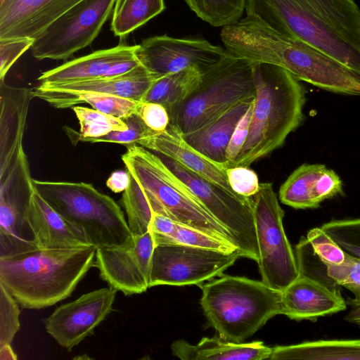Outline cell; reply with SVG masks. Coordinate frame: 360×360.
I'll use <instances>...</instances> for the list:
<instances>
[{"label": "cell", "mask_w": 360, "mask_h": 360, "mask_svg": "<svg viewBox=\"0 0 360 360\" xmlns=\"http://www.w3.org/2000/svg\"><path fill=\"white\" fill-rule=\"evenodd\" d=\"M34 189L60 215L79 229L96 248L127 246L134 240L124 213L91 184L32 179Z\"/></svg>", "instance_id": "cell-7"}, {"label": "cell", "mask_w": 360, "mask_h": 360, "mask_svg": "<svg viewBox=\"0 0 360 360\" xmlns=\"http://www.w3.org/2000/svg\"><path fill=\"white\" fill-rule=\"evenodd\" d=\"M127 148L122 160L144 192L153 213L197 229L237 248L231 233L204 208L157 154L139 144L127 146Z\"/></svg>", "instance_id": "cell-6"}, {"label": "cell", "mask_w": 360, "mask_h": 360, "mask_svg": "<svg viewBox=\"0 0 360 360\" xmlns=\"http://www.w3.org/2000/svg\"><path fill=\"white\" fill-rule=\"evenodd\" d=\"M229 183L233 191L240 195L253 198L258 192L259 184L257 174L247 167L227 168Z\"/></svg>", "instance_id": "cell-39"}, {"label": "cell", "mask_w": 360, "mask_h": 360, "mask_svg": "<svg viewBox=\"0 0 360 360\" xmlns=\"http://www.w3.org/2000/svg\"><path fill=\"white\" fill-rule=\"evenodd\" d=\"M200 305L220 338L242 342L282 314V292L262 281L226 275L202 287Z\"/></svg>", "instance_id": "cell-5"}, {"label": "cell", "mask_w": 360, "mask_h": 360, "mask_svg": "<svg viewBox=\"0 0 360 360\" xmlns=\"http://www.w3.org/2000/svg\"><path fill=\"white\" fill-rule=\"evenodd\" d=\"M117 290L109 286L62 304L44 320L46 332L70 351L89 335L111 311Z\"/></svg>", "instance_id": "cell-16"}, {"label": "cell", "mask_w": 360, "mask_h": 360, "mask_svg": "<svg viewBox=\"0 0 360 360\" xmlns=\"http://www.w3.org/2000/svg\"><path fill=\"white\" fill-rule=\"evenodd\" d=\"M245 11L360 74V8L355 0H245Z\"/></svg>", "instance_id": "cell-1"}, {"label": "cell", "mask_w": 360, "mask_h": 360, "mask_svg": "<svg viewBox=\"0 0 360 360\" xmlns=\"http://www.w3.org/2000/svg\"><path fill=\"white\" fill-rule=\"evenodd\" d=\"M253 200L262 281L282 292L299 276L295 254L283 228L284 211L271 183H260Z\"/></svg>", "instance_id": "cell-10"}, {"label": "cell", "mask_w": 360, "mask_h": 360, "mask_svg": "<svg viewBox=\"0 0 360 360\" xmlns=\"http://www.w3.org/2000/svg\"><path fill=\"white\" fill-rule=\"evenodd\" d=\"M253 106L254 103L250 105L248 110L240 119L233 131L229 146L227 148V162L226 165V168L230 167L231 165L236 160L247 139L253 111Z\"/></svg>", "instance_id": "cell-41"}, {"label": "cell", "mask_w": 360, "mask_h": 360, "mask_svg": "<svg viewBox=\"0 0 360 360\" xmlns=\"http://www.w3.org/2000/svg\"><path fill=\"white\" fill-rule=\"evenodd\" d=\"M121 203L132 236L136 237L148 232L153 213L144 192L131 175L129 186L123 191Z\"/></svg>", "instance_id": "cell-32"}, {"label": "cell", "mask_w": 360, "mask_h": 360, "mask_svg": "<svg viewBox=\"0 0 360 360\" xmlns=\"http://www.w3.org/2000/svg\"><path fill=\"white\" fill-rule=\"evenodd\" d=\"M82 0H0V39H35L53 21Z\"/></svg>", "instance_id": "cell-19"}, {"label": "cell", "mask_w": 360, "mask_h": 360, "mask_svg": "<svg viewBox=\"0 0 360 360\" xmlns=\"http://www.w3.org/2000/svg\"><path fill=\"white\" fill-rule=\"evenodd\" d=\"M34 41L29 37L0 39V82L5 77L11 66L29 49Z\"/></svg>", "instance_id": "cell-38"}, {"label": "cell", "mask_w": 360, "mask_h": 360, "mask_svg": "<svg viewBox=\"0 0 360 360\" xmlns=\"http://www.w3.org/2000/svg\"><path fill=\"white\" fill-rule=\"evenodd\" d=\"M123 120L128 126L127 129L124 131H113L108 134L89 139L87 142L113 143L130 146L137 144L140 140L158 132L148 127L136 113L123 119Z\"/></svg>", "instance_id": "cell-37"}, {"label": "cell", "mask_w": 360, "mask_h": 360, "mask_svg": "<svg viewBox=\"0 0 360 360\" xmlns=\"http://www.w3.org/2000/svg\"><path fill=\"white\" fill-rule=\"evenodd\" d=\"M306 238L314 254L324 264H341L345 262L347 252L321 227L310 229Z\"/></svg>", "instance_id": "cell-35"}, {"label": "cell", "mask_w": 360, "mask_h": 360, "mask_svg": "<svg viewBox=\"0 0 360 360\" xmlns=\"http://www.w3.org/2000/svg\"><path fill=\"white\" fill-rule=\"evenodd\" d=\"M328 275L340 287L353 294L348 301L352 307L360 306V259L347 252L341 264H326Z\"/></svg>", "instance_id": "cell-33"}, {"label": "cell", "mask_w": 360, "mask_h": 360, "mask_svg": "<svg viewBox=\"0 0 360 360\" xmlns=\"http://www.w3.org/2000/svg\"><path fill=\"white\" fill-rule=\"evenodd\" d=\"M137 144L158 155L169 158L203 178L236 193L229 183L227 168L212 162L193 148L174 125L169 124L165 130L141 139Z\"/></svg>", "instance_id": "cell-22"}, {"label": "cell", "mask_w": 360, "mask_h": 360, "mask_svg": "<svg viewBox=\"0 0 360 360\" xmlns=\"http://www.w3.org/2000/svg\"><path fill=\"white\" fill-rule=\"evenodd\" d=\"M93 245L35 248L0 257V284L24 309H39L68 297L95 266Z\"/></svg>", "instance_id": "cell-3"}, {"label": "cell", "mask_w": 360, "mask_h": 360, "mask_svg": "<svg viewBox=\"0 0 360 360\" xmlns=\"http://www.w3.org/2000/svg\"><path fill=\"white\" fill-rule=\"evenodd\" d=\"M156 154V153H155ZM158 155V154H157ZM204 208L232 236L240 257L259 262L253 198L233 193L189 170L175 160L158 155Z\"/></svg>", "instance_id": "cell-9"}, {"label": "cell", "mask_w": 360, "mask_h": 360, "mask_svg": "<svg viewBox=\"0 0 360 360\" xmlns=\"http://www.w3.org/2000/svg\"><path fill=\"white\" fill-rule=\"evenodd\" d=\"M34 191L27 165L0 176V257L37 248L26 235L25 216Z\"/></svg>", "instance_id": "cell-14"}, {"label": "cell", "mask_w": 360, "mask_h": 360, "mask_svg": "<svg viewBox=\"0 0 360 360\" xmlns=\"http://www.w3.org/2000/svg\"><path fill=\"white\" fill-rule=\"evenodd\" d=\"M321 227L345 252L360 259V218L331 220Z\"/></svg>", "instance_id": "cell-34"}, {"label": "cell", "mask_w": 360, "mask_h": 360, "mask_svg": "<svg viewBox=\"0 0 360 360\" xmlns=\"http://www.w3.org/2000/svg\"><path fill=\"white\" fill-rule=\"evenodd\" d=\"M221 39L230 53L254 63L282 67L298 80L337 94L360 95V74L303 41L284 36L247 16L224 27Z\"/></svg>", "instance_id": "cell-2"}, {"label": "cell", "mask_w": 360, "mask_h": 360, "mask_svg": "<svg viewBox=\"0 0 360 360\" xmlns=\"http://www.w3.org/2000/svg\"><path fill=\"white\" fill-rule=\"evenodd\" d=\"M271 360H360V340H319L272 347Z\"/></svg>", "instance_id": "cell-26"}, {"label": "cell", "mask_w": 360, "mask_h": 360, "mask_svg": "<svg viewBox=\"0 0 360 360\" xmlns=\"http://www.w3.org/2000/svg\"><path fill=\"white\" fill-rule=\"evenodd\" d=\"M255 99V96L238 102L202 127L182 134L183 139L203 156L226 167L233 131Z\"/></svg>", "instance_id": "cell-23"}, {"label": "cell", "mask_w": 360, "mask_h": 360, "mask_svg": "<svg viewBox=\"0 0 360 360\" xmlns=\"http://www.w3.org/2000/svg\"><path fill=\"white\" fill-rule=\"evenodd\" d=\"M252 66L256 96L249 133L230 167H248L281 147L304 117L306 91L300 80L276 65L252 62Z\"/></svg>", "instance_id": "cell-4"}, {"label": "cell", "mask_w": 360, "mask_h": 360, "mask_svg": "<svg viewBox=\"0 0 360 360\" xmlns=\"http://www.w3.org/2000/svg\"><path fill=\"white\" fill-rule=\"evenodd\" d=\"M164 0H116L112 10L111 30L123 38L161 13Z\"/></svg>", "instance_id": "cell-29"}, {"label": "cell", "mask_w": 360, "mask_h": 360, "mask_svg": "<svg viewBox=\"0 0 360 360\" xmlns=\"http://www.w3.org/2000/svg\"><path fill=\"white\" fill-rule=\"evenodd\" d=\"M239 257V250L224 252L179 244L155 245L149 286L199 285L223 274Z\"/></svg>", "instance_id": "cell-12"}, {"label": "cell", "mask_w": 360, "mask_h": 360, "mask_svg": "<svg viewBox=\"0 0 360 360\" xmlns=\"http://www.w3.org/2000/svg\"><path fill=\"white\" fill-rule=\"evenodd\" d=\"M116 0H82L53 21L35 39L33 56L65 60L90 45L110 15Z\"/></svg>", "instance_id": "cell-11"}, {"label": "cell", "mask_w": 360, "mask_h": 360, "mask_svg": "<svg viewBox=\"0 0 360 360\" xmlns=\"http://www.w3.org/2000/svg\"><path fill=\"white\" fill-rule=\"evenodd\" d=\"M256 96L252 62L227 51L202 73L195 90L169 115L181 134L191 132L238 103Z\"/></svg>", "instance_id": "cell-8"}, {"label": "cell", "mask_w": 360, "mask_h": 360, "mask_svg": "<svg viewBox=\"0 0 360 360\" xmlns=\"http://www.w3.org/2000/svg\"><path fill=\"white\" fill-rule=\"evenodd\" d=\"M345 320L360 328V306L352 307L350 311L345 316Z\"/></svg>", "instance_id": "cell-43"}, {"label": "cell", "mask_w": 360, "mask_h": 360, "mask_svg": "<svg viewBox=\"0 0 360 360\" xmlns=\"http://www.w3.org/2000/svg\"><path fill=\"white\" fill-rule=\"evenodd\" d=\"M203 21L213 27L230 25L240 19L245 0H185Z\"/></svg>", "instance_id": "cell-31"}, {"label": "cell", "mask_w": 360, "mask_h": 360, "mask_svg": "<svg viewBox=\"0 0 360 360\" xmlns=\"http://www.w3.org/2000/svg\"><path fill=\"white\" fill-rule=\"evenodd\" d=\"M149 230L155 245L169 243L207 248L224 252L238 250L233 244L156 213L153 214Z\"/></svg>", "instance_id": "cell-27"}, {"label": "cell", "mask_w": 360, "mask_h": 360, "mask_svg": "<svg viewBox=\"0 0 360 360\" xmlns=\"http://www.w3.org/2000/svg\"><path fill=\"white\" fill-rule=\"evenodd\" d=\"M343 194L342 181L334 170L304 163L281 186L278 195L282 203L295 209H316L325 200Z\"/></svg>", "instance_id": "cell-20"}, {"label": "cell", "mask_w": 360, "mask_h": 360, "mask_svg": "<svg viewBox=\"0 0 360 360\" xmlns=\"http://www.w3.org/2000/svg\"><path fill=\"white\" fill-rule=\"evenodd\" d=\"M72 110L79 121L80 129L78 132L70 131L67 134L74 144L79 141L97 138L113 131H124L128 129L126 122L120 118L106 115L95 109L82 106H73Z\"/></svg>", "instance_id": "cell-30"}, {"label": "cell", "mask_w": 360, "mask_h": 360, "mask_svg": "<svg viewBox=\"0 0 360 360\" xmlns=\"http://www.w3.org/2000/svg\"><path fill=\"white\" fill-rule=\"evenodd\" d=\"M226 49L199 39H179L167 35L144 39L136 45L135 55L148 72L159 77L190 67L202 72L218 63Z\"/></svg>", "instance_id": "cell-13"}, {"label": "cell", "mask_w": 360, "mask_h": 360, "mask_svg": "<svg viewBox=\"0 0 360 360\" xmlns=\"http://www.w3.org/2000/svg\"><path fill=\"white\" fill-rule=\"evenodd\" d=\"M136 48V45H119L98 50L44 72L37 80L48 84L119 77L141 65Z\"/></svg>", "instance_id": "cell-17"}, {"label": "cell", "mask_w": 360, "mask_h": 360, "mask_svg": "<svg viewBox=\"0 0 360 360\" xmlns=\"http://www.w3.org/2000/svg\"><path fill=\"white\" fill-rule=\"evenodd\" d=\"M25 221L38 248L63 249L91 245L79 229L60 215L35 190Z\"/></svg>", "instance_id": "cell-21"}, {"label": "cell", "mask_w": 360, "mask_h": 360, "mask_svg": "<svg viewBox=\"0 0 360 360\" xmlns=\"http://www.w3.org/2000/svg\"><path fill=\"white\" fill-rule=\"evenodd\" d=\"M172 355L182 360L269 359L272 347L262 341L236 342L221 338H203L196 345L178 340L171 345Z\"/></svg>", "instance_id": "cell-24"}, {"label": "cell", "mask_w": 360, "mask_h": 360, "mask_svg": "<svg viewBox=\"0 0 360 360\" xmlns=\"http://www.w3.org/2000/svg\"><path fill=\"white\" fill-rule=\"evenodd\" d=\"M130 183V174L128 171L117 170L113 172L106 181V186L114 193L124 191Z\"/></svg>", "instance_id": "cell-42"}, {"label": "cell", "mask_w": 360, "mask_h": 360, "mask_svg": "<svg viewBox=\"0 0 360 360\" xmlns=\"http://www.w3.org/2000/svg\"><path fill=\"white\" fill-rule=\"evenodd\" d=\"M135 113L150 129L160 132L169 124V116L166 108L157 103L139 102Z\"/></svg>", "instance_id": "cell-40"}, {"label": "cell", "mask_w": 360, "mask_h": 360, "mask_svg": "<svg viewBox=\"0 0 360 360\" xmlns=\"http://www.w3.org/2000/svg\"><path fill=\"white\" fill-rule=\"evenodd\" d=\"M202 72L190 67L168 74L154 81L141 102H153L163 105L169 115L198 86Z\"/></svg>", "instance_id": "cell-28"}, {"label": "cell", "mask_w": 360, "mask_h": 360, "mask_svg": "<svg viewBox=\"0 0 360 360\" xmlns=\"http://www.w3.org/2000/svg\"><path fill=\"white\" fill-rule=\"evenodd\" d=\"M1 360H15L17 356L13 351L11 345H4L0 347Z\"/></svg>", "instance_id": "cell-44"}, {"label": "cell", "mask_w": 360, "mask_h": 360, "mask_svg": "<svg viewBox=\"0 0 360 360\" xmlns=\"http://www.w3.org/2000/svg\"><path fill=\"white\" fill-rule=\"evenodd\" d=\"M159 77L141 65L132 71L116 77L63 84H39L37 86L65 94H110L141 102L154 81Z\"/></svg>", "instance_id": "cell-25"}, {"label": "cell", "mask_w": 360, "mask_h": 360, "mask_svg": "<svg viewBox=\"0 0 360 360\" xmlns=\"http://www.w3.org/2000/svg\"><path fill=\"white\" fill-rule=\"evenodd\" d=\"M18 303L0 284V347L11 345L20 329Z\"/></svg>", "instance_id": "cell-36"}, {"label": "cell", "mask_w": 360, "mask_h": 360, "mask_svg": "<svg viewBox=\"0 0 360 360\" xmlns=\"http://www.w3.org/2000/svg\"><path fill=\"white\" fill-rule=\"evenodd\" d=\"M155 243L150 230L134 237L127 246L96 249L95 266L109 286L126 295L140 294L150 288L151 259Z\"/></svg>", "instance_id": "cell-15"}, {"label": "cell", "mask_w": 360, "mask_h": 360, "mask_svg": "<svg viewBox=\"0 0 360 360\" xmlns=\"http://www.w3.org/2000/svg\"><path fill=\"white\" fill-rule=\"evenodd\" d=\"M282 314L290 319L316 321L347 308L340 288L299 274L281 294Z\"/></svg>", "instance_id": "cell-18"}]
</instances>
